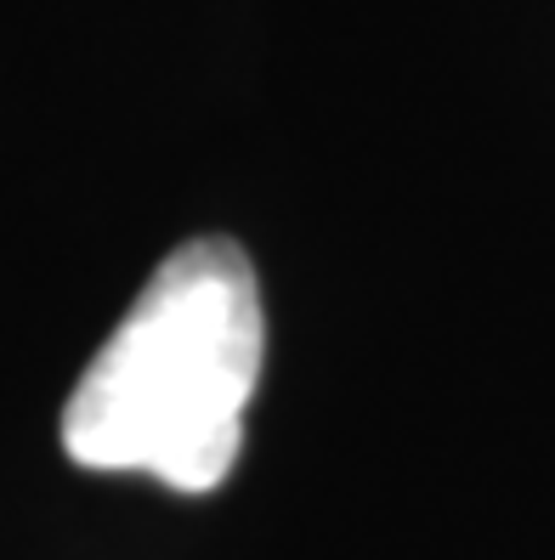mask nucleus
Here are the masks:
<instances>
[{
  "label": "nucleus",
  "instance_id": "nucleus-1",
  "mask_svg": "<svg viewBox=\"0 0 555 560\" xmlns=\"http://www.w3.org/2000/svg\"><path fill=\"white\" fill-rule=\"evenodd\" d=\"M255 267L239 244L193 238L137 294L62 408V447L85 470H137L176 492H216L244 447L261 385Z\"/></svg>",
  "mask_w": 555,
  "mask_h": 560
}]
</instances>
